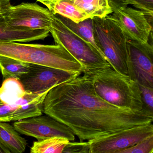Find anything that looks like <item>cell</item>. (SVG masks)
Instances as JSON below:
<instances>
[{
    "label": "cell",
    "instance_id": "1",
    "mask_svg": "<svg viewBox=\"0 0 153 153\" xmlns=\"http://www.w3.org/2000/svg\"><path fill=\"white\" fill-rule=\"evenodd\" d=\"M43 112L68 126L81 141L153 121V114L145 110L120 108L100 98L85 74L52 88Z\"/></svg>",
    "mask_w": 153,
    "mask_h": 153
},
{
    "label": "cell",
    "instance_id": "2",
    "mask_svg": "<svg viewBox=\"0 0 153 153\" xmlns=\"http://www.w3.org/2000/svg\"><path fill=\"white\" fill-rule=\"evenodd\" d=\"M0 56L26 63L51 67L81 75L82 65L60 45L0 42Z\"/></svg>",
    "mask_w": 153,
    "mask_h": 153
},
{
    "label": "cell",
    "instance_id": "3",
    "mask_svg": "<svg viewBox=\"0 0 153 153\" xmlns=\"http://www.w3.org/2000/svg\"><path fill=\"white\" fill-rule=\"evenodd\" d=\"M88 75L96 94L108 103L120 108L144 110L138 84L128 75L111 65Z\"/></svg>",
    "mask_w": 153,
    "mask_h": 153
},
{
    "label": "cell",
    "instance_id": "4",
    "mask_svg": "<svg viewBox=\"0 0 153 153\" xmlns=\"http://www.w3.org/2000/svg\"><path fill=\"white\" fill-rule=\"evenodd\" d=\"M49 30L56 44L63 46L82 65L83 74L90 75L110 66L94 46L72 32L53 14Z\"/></svg>",
    "mask_w": 153,
    "mask_h": 153
},
{
    "label": "cell",
    "instance_id": "5",
    "mask_svg": "<svg viewBox=\"0 0 153 153\" xmlns=\"http://www.w3.org/2000/svg\"><path fill=\"white\" fill-rule=\"evenodd\" d=\"M95 42L105 59L115 70L127 75L128 39L110 15L93 18Z\"/></svg>",
    "mask_w": 153,
    "mask_h": 153
},
{
    "label": "cell",
    "instance_id": "6",
    "mask_svg": "<svg viewBox=\"0 0 153 153\" xmlns=\"http://www.w3.org/2000/svg\"><path fill=\"white\" fill-rule=\"evenodd\" d=\"M153 135L152 123L120 130L88 140L89 153H120Z\"/></svg>",
    "mask_w": 153,
    "mask_h": 153
},
{
    "label": "cell",
    "instance_id": "7",
    "mask_svg": "<svg viewBox=\"0 0 153 153\" xmlns=\"http://www.w3.org/2000/svg\"><path fill=\"white\" fill-rule=\"evenodd\" d=\"M52 17V14L47 8L36 3L11 6L5 13L7 27L14 30H49Z\"/></svg>",
    "mask_w": 153,
    "mask_h": 153
},
{
    "label": "cell",
    "instance_id": "8",
    "mask_svg": "<svg viewBox=\"0 0 153 153\" xmlns=\"http://www.w3.org/2000/svg\"><path fill=\"white\" fill-rule=\"evenodd\" d=\"M127 75L139 85L153 88V47L128 40Z\"/></svg>",
    "mask_w": 153,
    "mask_h": 153
},
{
    "label": "cell",
    "instance_id": "9",
    "mask_svg": "<svg viewBox=\"0 0 153 153\" xmlns=\"http://www.w3.org/2000/svg\"><path fill=\"white\" fill-rule=\"evenodd\" d=\"M79 76L51 67L30 63L28 72L22 75L19 79L26 92L42 93Z\"/></svg>",
    "mask_w": 153,
    "mask_h": 153
},
{
    "label": "cell",
    "instance_id": "10",
    "mask_svg": "<svg viewBox=\"0 0 153 153\" xmlns=\"http://www.w3.org/2000/svg\"><path fill=\"white\" fill-rule=\"evenodd\" d=\"M14 127L19 133L37 140L52 137L66 138L74 141L75 134L68 126L49 115H39L17 121Z\"/></svg>",
    "mask_w": 153,
    "mask_h": 153
},
{
    "label": "cell",
    "instance_id": "11",
    "mask_svg": "<svg viewBox=\"0 0 153 153\" xmlns=\"http://www.w3.org/2000/svg\"><path fill=\"white\" fill-rule=\"evenodd\" d=\"M112 13L111 18L128 40L142 43L148 42L152 33V24L142 11L127 7Z\"/></svg>",
    "mask_w": 153,
    "mask_h": 153
},
{
    "label": "cell",
    "instance_id": "12",
    "mask_svg": "<svg viewBox=\"0 0 153 153\" xmlns=\"http://www.w3.org/2000/svg\"><path fill=\"white\" fill-rule=\"evenodd\" d=\"M6 12L0 14V42H28L44 40L49 36L50 31L47 29L14 30L10 28L5 18Z\"/></svg>",
    "mask_w": 153,
    "mask_h": 153
},
{
    "label": "cell",
    "instance_id": "13",
    "mask_svg": "<svg viewBox=\"0 0 153 153\" xmlns=\"http://www.w3.org/2000/svg\"><path fill=\"white\" fill-rule=\"evenodd\" d=\"M43 102H36L24 105H9L0 103V122H8L42 115Z\"/></svg>",
    "mask_w": 153,
    "mask_h": 153
},
{
    "label": "cell",
    "instance_id": "14",
    "mask_svg": "<svg viewBox=\"0 0 153 153\" xmlns=\"http://www.w3.org/2000/svg\"><path fill=\"white\" fill-rule=\"evenodd\" d=\"M27 145V140L20 136L14 126L0 122V148L4 153H23Z\"/></svg>",
    "mask_w": 153,
    "mask_h": 153
},
{
    "label": "cell",
    "instance_id": "15",
    "mask_svg": "<svg viewBox=\"0 0 153 153\" xmlns=\"http://www.w3.org/2000/svg\"><path fill=\"white\" fill-rule=\"evenodd\" d=\"M45 6L53 15H59L68 18L76 23H79L88 18L79 9L74 0H36Z\"/></svg>",
    "mask_w": 153,
    "mask_h": 153
},
{
    "label": "cell",
    "instance_id": "16",
    "mask_svg": "<svg viewBox=\"0 0 153 153\" xmlns=\"http://www.w3.org/2000/svg\"><path fill=\"white\" fill-rule=\"evenodd\" d=\"M26 94L19 79H6L0 87V100L9 105H19V101Z\"/></svg>",
    "mask_w": 153,
    "mask_h": 153
},
{
    "label": "cell",
    "instance_id": "17",
    "mask_svg": "<svg viewBox=\"0 0 153 153\" xmlns=\"http://www.w3.org/2000/svg\"><path fill=\"white\" fill-rule=\"evenodd\" d=\"M55 16L72 32L86 42L91 44L103 57L95 42L93 19L88 18L79 23H76L69 19L60 15H55Z\"/></svg>",
    "mask_w": 153,
    "mask_h": 153
},
{
    "label": "cell",
    "instance_id": "18",
    "mask_svg": "<svg viewBox=\"0 0 153 153\" xmlns=\"http://www.w3.org/2000/svg\"><path fill=\"white\" fill-rule=\"evenodd\" d=\"M74 2L88 18L104 17L112 13L108 0H74Z\"/></svg>",
    "mask_w": 153,
    "mask_h": 153
},
{
    "label": "cell",
    "instance_id": "19",
    "mask_svg": "<svg viewBox=\"0 0 153 153\" xmlns=\"http://www.w3.org/2000/svg\"><path fill=\"white\" fill-rule=\"evenodd\" d=\"M29 68L30 63L0 56V71L5 79L14 78L19 79L22 75L28 72Z\"/></svg>",
    "mask_w": 153,
    "mask_h": 153
},
{
    "label": "cell",
    "instance_id": "20",
    "mask_svg": "<svg viewBox=\"0 0 153 153\" xmlns=\"http://www.w3.org/2000/svg\"><path fill=\"white\" fill-rule=\"evenodd\" d=\"M70 140L63 137H55L35 141L31 148L32 153H62Z\"/></svg>",
    "mask_w": 153,
    "mask_h": 153
},
{
    "label": "cell",
    "instance_id": "21",
    "mask_svg": "<svg viewBox=\"0 0 153 153\" xmlns=\"http://www.w3.org/2000/svg\"><path fill=\"white\" fill-rule=\"evenodd\" d=\"M153 135L123 150L120 153H153Z\"/></svg>",
    "mask_w": 153,
    "mask_h": 153
},
{
    "label": "cell",
    "instance_id": "22",
    "mask_svg": "<svg viewBox=\"0 0 153 153\" xmlns=\"http://www.w3.org/2000/svg\"><path fill=\"white\" fill-rule=\"evenodd\" d=\"M144 110L153 114V88L139 85Z\"/></svg>",
    "mask_w": 153,
    "mask_h": 153
},
{
    "label": "cell",
    "instance_id": "23",
    "mask_svg": "<svg viewBox=\"0 0 153 153\" xmlns=\"http://www.w3.org/2000/svg\"><path fill=\"white\" fill-rule=\"evenodd\" d=\"M131 5L143 12L152 24L153 18V0H131Z\"/></svg>",
    "mask_w": 153,
    "mask_h": 153
},
{
    "label": "cell",
    "instance_id": "24",
    "mask_svg": "<svg viewBox=\"0 0 153 153\" xmlns=\"http://www.w3.org/2000/svg\"><path fill=\"white\" fill-rule=\"evenodd\" d=\"M89 153V145L88 141L69 142L64 148L62 153Z\"/></svg>",
    "mask_w": 153,
    "mask_h": 153
},
{
    "label": "cell",
    "instance_id": "25",
    "mask_svg": "<svg viewBox=\"0 0 153 153\" xmlns=\"http://www.w3.org/2000/svg\"><path fill=\"white\" fill-rule=\"evenodd\" d=\"M113 12L131 5V0H108Z\"/></svg>",
    "mask_w": 153,
    "mask_h": 153
},
{
    "label": "cell",
    "instance_id": "26",
    "mask_svg": "<svg viewBox=\"0 0 153 153\" xmlns=\"http://www.w3.org/2000/svg\"><path fill=\"white\" fill-rule=\"evenodd\" d=\"M11 6L10 1H0V14L7 12Z\"/></svg>",
    "mask_w": 153,
    "mask_h": 153
},
{
    "label": "cell",
    "instance_id": "27",
    "mask_svg": "<svg viewBox=\"0 0 153 153\" xmlns=\"http://www.w3.org/2000/svg\"><path fill=\"white\" fill-rule=\"evenodd\" d=\"M0 153H4L3 150L1 149L0 148Z\"/></svg>",
    "mask_w": 153,
    "mask_h": 153
},
{
    "label": "cell",
    "instance_id": "28",
    "mask_svg": "<svg viewBox=\"0 0 153 153\" xmlns=\"http://www.w3.org/2000/svg\"><path fill=\"white\" fill-rule=\"evenodd\" d=\"M0 1H10V0H0Z\"/></svg>",
    "mask_w": 153,
    "mask_h": 153
},
{
    "label": "cell",
    "instance_id": "29",
    "mask_svg": "<svg viewBox=\"0 0 153 153\" xmlns=\"http://www.w3.org/2000/svg\"><path fill=\"white\" fill-rule=\"evenodd\" d=\"M2 102H1V100H0V103H2Z\"/></svg>",
    "mask_w": 153,
    "mask_h": 153
}]
</instances>
